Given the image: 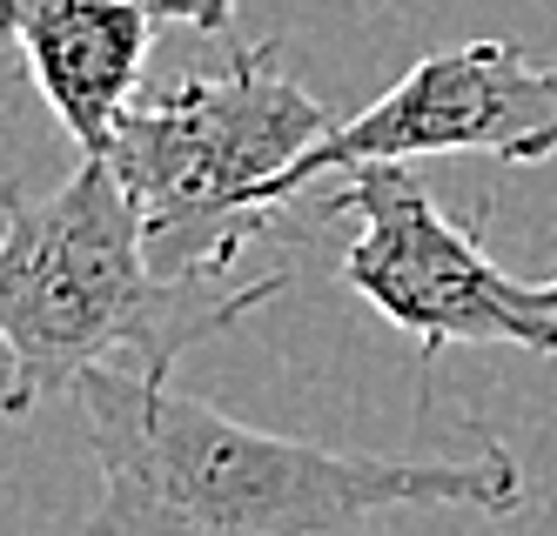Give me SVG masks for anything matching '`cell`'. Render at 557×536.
<instances>
[{
  "label": "cell",
  "instance_id": "cell-1",
  "mask_svg": "<svg viewBox=\"0 0 557 536\" xmlns=\"http://www.w3.org/2000/svg\"><path fill=\"white\" fill-rule=\"evenodd\" d=\"M74 402L101 463L82 536H336L383 510H524V470L504 442L476 457H349L249 429L128 369H88Z\"/></svg>",
  "mask_w": 557,
  "mask_h": 536
},
{
  "label": "cell",
  "instance_id": "cell-2",
  "mask_svg": "<svg viewBox=\"0 0 557 536\" xmlns=\"http://www.w3.org/2000/svg\"><path fill=\"white\" fill-rule=\"evenodd\" d=\"M283 269L256 282L162 275L141 215L108 154H82L54 195L8 188L0 228V336L14 342L27 389H74L88 369L162 376L195 349L283 296Z\"/></svg>",
  "mask_w": 557,
  "mask_h": 536
},
{
  "label": "cell",
  "instance_id": "cell-3",
  "mask_svg": "<svg viewBox=\"0 0 557 536\" xmlns=\"http://www.w3.org/2000/svg\"><path fill=\"white\" fill-rule=\"evenodd\" d=\"M283 40L235 48L222 74H188L169 95H135L114 128L148 255L162 275H228L269 228V182L336 128V114L275 61Z\"/></svg>",
  "mask_w": 557,
  "mask_h": 536
},
{
  "label": "cell",
  "instance_id": "cell-4",
  "mask_svg": "<svg viewBox=\"0 0 557 536\" xmlns=\"http://www.w3.org/2000/svg\"><path fill=\"white\" fill-rule=\"evenodd\" d=\"M323 215H356L343 282L383 322L417 336L423 369L450 342H510L531 356H557V275L524 282L497 269L484 241L436 209L410 161L356 169L323 201Z\"/></svg>",
  "mask_w": 557,
  "mask_h": 536
},
{
  "label": "cell",
  "instance_id": "cell-5",
  "mask_svg": "<svg viewBox=\"0 0 557 536\" xmlns=\"http://www.w3.org/2000/svg\"><path fill=\"white\" fill-rule=\"evenodd\" d=\"M423 154H491V161H550L557 154V67H537L510 40H463V48L423 54L389 95L363 114L315 135L283 175L269 182V209L283 215L315 175H356L383 161Z\"/></svg>",
  "mask_w": 557,
  "mask_h": 536
},
{
  "label": "cell",
  "instance_id": "cell-6",
  "mask_svg": "<svg viewBox=\"0 0 557 536\" xmlns=\"http://www.w3.org/2000/svg\"><path fill=\"white\" fill-rule=\"evenodd\" d=\"M148 0H0V40L27 61L82 154H108L154 48Z\"/></svg>",
  "mask_w": 557,
  "mask_h": 536
},
{
  "label": "cell",
  "instance_id": "cell-7",
  "mask_svg": "<svg viewBox=\"0 0 557 536\" xmlns=\"http://www.w3.org/2000/svg\"><path fill=\"white\" fill-rule=\"evenodd\" d=\"M0 228H8V188H0ZM34 402H41V396L27 389V369H21L14 342L0 336V416H27Z\"/></svg>",
  "mask_w": 557,
  "mask_h": 536
},
{
  "label": "cell",
  "instance_id": "cell-8",
  "mask_svg": "<svg viewBox=\"0 0 557 536\" xmlns=\"http://www.w3.org/2000/svg\"><path fill=\"white\" fill-rule=\"evenodd\" d=\"M154 21H182L195 34H228L235 27V0H148Z\"/></svg>",
  "mask_w": 557,
  "mask_h": 536
}]
</instances>
